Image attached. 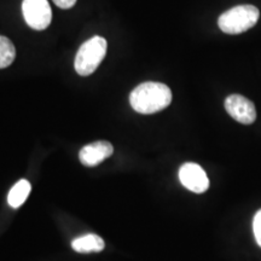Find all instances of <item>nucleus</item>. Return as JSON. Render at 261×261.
<instances>
[{
	"mask_svg": "<svg viewBox=\"0 0 261 261\" xmlns=\"http://www.w3.org/2000/svg\"><path fill=\"white\" fill-rule=\"evenodd\" d=\"M172 102V91L167 85L148 81L138 85L129 94V103L139 114H155Z\"/></svg>",
	"mask_w": 261,
	"mask_h": 261,
	"instance_id": "1",
	"label": "nucleus"
},
{
	"mask_svg": "<svg viewBox=\"0 0 261 261\" xmlns=\"http://www.w3.org/2000/svg\"><path fill=\"white\" fill-rule=\"evenodd\" d=\"M259 17V10L254 5H238L221 14L218 24L226 34H241L253 28Z\"/></svg>",
	"mask_w": 261,
	"mask_h": 261,
	"instance_id": "2",
	"label": "nucleus"
},
{
	"mask_svg": "<svg viewBox=\"0 0 261 261\" xmlns=\"http://www.w3.org/2000/svg\"><path fill=\"white\" fill-rule=\"evenodd\" d=\"M107 48V40L98 35L85 41L75 57L74 67L76 73L81 76H89L93 74L106 57Z\"/></svg>",
	"mask_w": 261,
	"mask_h": 261,
	"instance_id": "3",
	"label": "nucleus"
},
{
	"mask_svg": "<svg viewBox=\"0 0 261 261\" xmlns=\"http://www.w3.org/2000/svg\"><path fill=\"white\" fill-rule=\"evenodd\" d=\"M22 12L25 23L35 31H44L51 23L52 11L47 0H23Z\"/></svg>",
	"mask_w": 261,
	"mask_h": 261,
	"instance_id": "4",
	"label": "nucleus"
},
{
	"mask_svg": "<svg viewBox=\"0 0 261 261\" xmlns=\"http://www.w3.org/2000/svg\"><path fill=\"white\" fill-rule=\"evenodd\" d=\"M225 109L237 122L250 125L256 119V109L252 100L241 94H231L225 99Z\"/></svg>",
	"mask_w": 261,
	"mask_h": 261,
	"instance_id": "5",
	"label": "nucleus"
},
{
	"mask_svg": "<svg viewBox=\"0 0 261 261\" xmlns=\"http://www.w3.org/2000/svg\"><path fill=\"white\" fill-rule=\"evenodd\" d=\"M179 180L188 190L202 194L210 188V179L204 169L194 162H187L179 169Z\"/></svg>",
	"mask_w": 261,
	"mask_h": 261,
	"instance_id": "6",
	"label": "nucleus"
},
{
	"mask_svg": "<svg viewBox=\"0 0 261 261\" xmlns=\"http://www.w3.org/2000/svg\"><path fill=\"white\" fill-rule=\"evenodd\" d=\"M114 152L113 145L107 140H98L85 145L79 152L80 162L86 167H94L104 160L110 158Z\"/></svg>",
	"mask_w": 261,
	"mask_h": 261,
	"instance_id": "7",
	"label": "nucleus"
},
{
	"mask_svg": "<svg viewBox=\"0 0 261 261\" xmlns=\"http://www.w3.org/2000/svg\"><path fill=\"white\" fill-rule=\"evenodd\" d=\"M104 247H106V243L103 238L94 233L77 237L71 242V248L77 253H98L102 252Z\"/></svg>",
	"mask_w": 261,
	"mask_h": 261,
	"instance_id": "8",
	"label": "nucleus"
},
{
	"mask_svg": "<svg viewBox=\"0 0 261 261\" xmlns=\"http://www.w3.org/2000/svg\"><path fill=\"white\" fill-rule=\"evenodd\" d=\"M31 182L25 180V179H21V180L16 182L8 195V203L10 204V207H21L28 198L29 194H31Z\"/></svg>",
	"mask_w": 261,
	"mask_h": 261,
	"instance_id": "9",
	"label": "nucleus"
},
{
	"mask_svg": "<svg viewBox=\"0 0 261 261\" xmlns=\"http://www.w3.org/2000/svg\"><path fill=\"white\" fill-rule=\"evenodd\" d=\"M16 57V48L11 40L0 35V69L8 68Z\"/></svg>",
	"mask_w": 261,
	"mask_h": 261,
	"instance_id": "10",
	"label": "nucleus"
},
{
	"mask_svg": "<svg viewBox=\"0 0 261 261\" xmlns=\"http://www.w3.org/2000/svg\"><path fill=\"white\" fill-rule=\"evenodd\" d=\"M253 231L256 243L259 244V247H261V210L257 211L255 217H254Z\"/></svg>",
	"mask_w": 261,
	"mask_h": 261,
	"instance_id": "11",
	"label": "nucleus"
},
{
	"mask_svg": "<svg viewBox=\"0 0 261 261\" xmlns=\"http://www.w3.org/2000/svg\"><path fill=\"white\" fill-rule=\"evenodd\" d=\"M54 3L61 9H70L76 4V0H54Z\"/></svg>",
	"mask_w": 261,
	"mask_h": 261,
	"instance_id": "12",
	"label": "nucleus"
}]
</instances>
